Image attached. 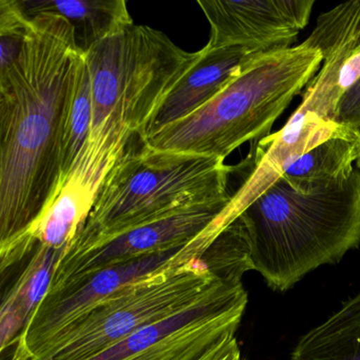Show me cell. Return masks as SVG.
Instances as JSON below:
<instances>
[{"mask_svg":"<svg viewBox=\"0 0 360 360\" xmlns=\"http://www.w3.org/2000/svg\"><path fill=\"white\" fill-rule=\"evenodd\" d=\"M30 16V37L0 72V254L26 235L62 185L67 125L85 58L66 18Z\"/></svg>","mask_w":360,"mask_h":360,"instance_id":"obj_1","label":"cell"},{"mask_svg":"<svg viewBox=\"0 0 360 360\" xmlns=\"http://www.w3.org/2000/svg\"><path fill=\"white\" fill-rule=\"evenodd\" d=\"M85 56L91 127L72 168L105 179L134 142L143 140L149 122L199 51H185L161 31L132 25Z\"/></svg>","mask_w":360,"mask_h":360,"instance_id":"obj_2","label":"cell"},{"mask_svg":"<svg viewBox=\"0 0 360 360\" xmlns=\"http://www.w3.org/2000/svg\"><path fill=\"white\" fill-rule=\"evenodd\" d=\"M254 271L285 292L307 274L334 264L360 244V170L307 195L282 178L241 214Z\"/></svg>","mask_w":360,"mask_h":360,"instance_id":"obj_3","label":"cell"},{"mask_svg":"<svg viewBox=\"0 0 360 360\" xmlns=\"http://www.w3.org/2000/svg\"><path fill=\"white\" fill-rule=\"evenodd\" d=\"M322 62L321 51L309 37L296 47L259 54L210 102L142 142L157 150L225 160L244 143L269 136Z\"/></svg>","mask_w":360,"mask_h":360,"instance_id":"obj_4","label":"cell"},{"mask_svg":"<svg viewBox=\"0 0 360 360\" xmlns=\"http://www.w3.org/2000/svg\"><path fill=\"white\" fill-rule=\"evenodd\" d=\"M220 158L132 145L105 179L68 250H79L180 210L231 197L233 167Z\"/></svg>","mask_w":360,"mask_h":360,"instance_id":"obj_5","label":"cell"},{"mask_svg":"<svg viewBox=\"0 0 360 360\" xmlns=\"http://www.w3.org/2000/svg\"><path fill=\"white\" fill-rule=\"evenodd\" d=\"M359 30L360 1L341 4L318 18L309 37L321 51L323 66L307 84L302 103L286 125L259 143L254 170L231 195L229 210L233 216L239 217L301 155L333 136H349L335 124V112L341 73Z\"/></svg>","mask_w":360,"mask_h":360,"instance_id":"obj_6","label":"cell"},{"mask_svg":"<svg viewBox=\"0 0 360 360\" xmlns=\"http://www.w3.org/2000/svg\"><path fill=\"white\" fill-rule=\"evenodd\" d=\"M223 280L203 258L115 292L60 330L34 360H90L136 330L191 307ZM235 284V283H233Z\"/></svg>","mask_w":360,"mask_h":360,"instance_id":"obj_7","label":"cell"},{"mask_svg":"<svg viewBox=\"0 0 360 360\" xmlns=\"http://www.w3.org/2000/svg\"><path fill=\"white\" fill-rule=\"evenodd\" d=\"M188 243L101 269L49 292L15 345L11 360H34L67 326L130 284L203 258L225 229L218 221Z\"/></svg>","mask_w":360,"mask_h":360,"instance_id":"obj_8","label":"cell"},{"mask_svg":"<svg viewBox=\"0 0 360 360\" xmlns=\"http://www.w3.org/2000/svg\"><path fill=\"white\" fill-rule=\"evenodd\" d=\"M231 199V195L222 201L186 208L110 239L79 250H67L56 267L49 292L106 267L188 243L219 218Z\"/></svg>","mask_w":360,"mask_h":360,"instance_id":"obj_9","label":"cell"},{"mask_svg":"<svg viewBox=\"0 0 360 360\" xmlns=\"http://www.w3.org/2000/svg\"><path fill=\"white\" fill-rule=\"evenodd\" d=\"M210 26V48L242 46L258 53L288 49L311 18L314 0L198 1Z\"/></svg>","mask_w":360,"mask_h":360,"instance_id":"obj_10","label":"cell"},{"mask_svg":"<svg viewBox=\"0 0 360 360\" xmlns=\"http://www.w3.org/2000/svg\"><path fill=\"white\" fill-rule=\"evenodd\" d=\"M259 54L263 53L242 46L210 48L206 45L200 50L195 64L162 102L143 140L193 115L222 91L241 67Z\"/></svg>","mask_w":360,"mask_h":360,"instance_id":"obj_11","label":"cell"},{"mask_svg":"<svg viewBox=\"0 0 360 360\" xmlns=\"http://www.w3.org/2000/svg\"><path fill=\"white\" fill-rule=\"evenodd\" d=\"M65 252L66 250H53L37 244L26 269L4 298L0 309V351L5 352L18 342L49 292L56 267Z\"/></svg>","mask_w":360,"mask_h":360,"instance_id":"obj_12","label":"cell"},{"mask_svg":"<svg viewBox=\"0 0 360 360\" xmlns=\"http://www.w3.org/2000/svg\"><path fill=\"white\" fill-rule=\"evenodd\" d=\"M29 15L50 12L68 20L75 44L88 53L107 37L132 26L134 20L124 0H20Z\"/></svg>","mask_w":360,"mask_h":360,"instance_id":"obj_13","label":"cell"},{"mask_svg":"<svg viewBox=\"0 0 360 360\" xmlns=\"http://www.w3.org/2000/svg\"><path fill=\"white\" fill-rule=\"evenodd\" d=\"M246 305L219 311L158 337L125 360H200L225 339L235 336Z\"/></svg>","mask_w":360,"mask_h":360,"instance_id":"obj_14","label":"cell"},{"mask_svg":"<svg viewBox=\"0 0 360 360\" xmlns=\"http://www.w3.org/2000/svg\"><path fill=\"white\" fill-rule=\"evenodd\" d=\"M359 155L360 139L339 134L298 158L284 170L281 178L295 191L307 195L347 180Z\"/></svg>","mask_w":360,"mask_h":360,"instance_id":"obj_15","label":"cell"},{"mask_svg":"<svg viewBox=\"0 0 360 360\" xmlns=\"http://www.w3.org/2000/svg\"><path fill=\"white\" fill-rule=\"evenodd\" d=\"M290 360H360V292L303 335Z\"/></svg>","mask_w":360,"mask_h":360,"instance_id":"obj_16","label":"cell"},{"mask_svg":"<svg viewBox=\"0 0 360 360\" xmlns=\"http://www.w3.org/2000/svg\"><path fill=\"white\" fill-rule=\"evenodd\" d=\"M92 121V94L91 82L88 70L86 56L79 70L77 79V91L69 115L67 125L66 138L64 146V182L70 172L73 164L83 150L88 136ZM63 184V183H62Z\"/></svg>","mask_w":360,"mask_h":360,"instance_id":"obj_17","label":"cell"},{"mask_svg":"<svg viewBox=\"0 0 360 360\" xmlns=\"http://www.w3.org/2000/svg\"><path fill=\"white\" fill-rule=\"evenodd\" d=\"M32 32V18L20 0H0V72L20 56Z\"/></svg>","mask_w":360,"mask_h":360,"instance_id":"obj_18","label":"cell"},{"mask_svg":"<svg viewBox=\"0 0 360 360\" xmlns=\"http://www.w3.org/2000/svg\"><path fill=\"white\" fill-rule=\"evenodd\" d=\"M335 124L345 134L360 139V77L339 98Z\"/></svg>","mask_w":360,"mask_h":360,"instance_id":"obj_19","label":"cell"},{"mask_svg":"<svg viewBox=\"0 0 360 360\" xmlns=\"http://www.w3.org/2000/svg\"><path fill=\"white\" fill-rule=\"evenodd\" d=\"M200 360H244L236 336H231L208 352Z\"/></svg>","mask_w":360,"mask_h":360,"instance_id":"obj_20","label":"cell"},{"mask_svg":"<svg viewBox=\"0 0 360 360\" xmlns=\"http://www.w3.org/2000/svg\"><path fill=\"white\" fill-rule=\"evenodd\" d=\"M355 164H356L355 167H357L358 169L360 170V155H359V158H358L357 161H356Z\"/></svg>","mask_w":360,"mask_h":360,"instance_id":"obj_21","label":"cell"}]
</instances>
